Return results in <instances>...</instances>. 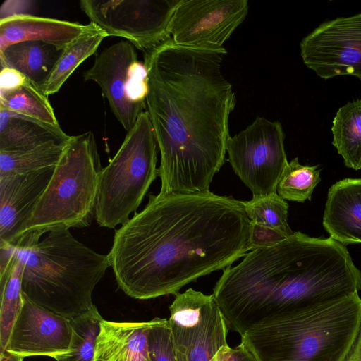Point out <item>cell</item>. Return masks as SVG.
I'll list each match as a JSON object with an SVG mask.
<instances>
[{
	"label": "cell",
	"mask_w": 361,
	"mask_h": 361,
	"mask_svg": "<svg viewBox=\"0 0 361 361\" xmlns=\"http://www.w3.org/2000/svg\"><path fill=\"white\" fill-rule=\"evenodd\" d=\"M0 353L7 345L13 324L23 305V263L15 249L1 250Z\"/></svg>",
	"instance_id": "44dd1931"
},
{
	"label": "cell",
	"mask_w": 361,
	"mask_h": 361,
	"mask_svg": "<svg viewBox=\"0 0 361 361\" xmlns=\"http://www.w3.org/2000/svg\"><path fill=\"white\" fill-rule=\"evenodd\" d=\"M65 147L50 145L28 151L0 152V176L55 166Z\"/></svg>",
	"instance_id": "484cf974"
},
{
	"label": "cell",
	"mask_w": 361,
	"mask_h": 361,
	"mask_svg": "<svg viewBox=\"0 0 361 361\" xmlns=\"http://www.w3.org/2000/svg\"><path fill=\"white\" fill-rule=\"evenodd\" d=\"M360 290L361 271L345 245L293 232L224 269L213 295L231 329L242 336L272 318Z\"/></svg>",
	"instance_id": "3957f363"
},
{
	"label": "cell",
	"mask_w": 361,
	"mask_h": 361,
	"mask_svg": "<svg viewBox=\"0 0 361 361\" xmlns=\"http://www.w3.org/2000/svg\"><path fill=\"white\" fill-rule=\"evenodd\" d=\"M224 54L180 47L172 38L145 52L147 111L161 153L159 193L209 191L224 164L236 104L221 71Z\"/></svg>",
	"instance_id": "7a4b0ae2"
},
{
	"label": "cell",
	"mask_w": 361,
	"mask_h": 361,
	"mask_svg": "<svg viewBox=\"0 0 361 361\" xmlns=\"http://www.w3.org/2000/svg\"><path fill=\"white\" fill-rule=\"evenodd\" d=\"M13 248L23 263L22 290L30 300L69 319L98 312L92 295L111 267L109 254L94 251L69 229L51 231L32 246Z\"/></svg>",
	"instance_id": "277c9868"
},
{
	"label": "cell",
	"mask_w": 361,
	"mask_h": 361,
	"mask_svg": "<svg viewBox=\"0 0 361 361\" xmlns=\"http://www.w3.org/2000/svg\"><path fill=\"white\" fill-rule=\"evenodd\" d=\"M342 361H361V324L349 351Z\"/></svg>",
	"instance_id": "e575fe53"
},
{
	"label": "cell",
	"mask_w": 361,
	"mask_h": 361,
	"mask_svg": "<svg viewBox=\"0 0 361 361\" xmlns=\"http://www.w3.org/2000/svg\"><path fill=\"white\" fill-rule=\"evenodd\" d=\"M128 78L126 88L128 99L133 103L146 104L149 84L148 72L144 63L133 62L128 69Z\"/></svg>",
	"instance_id": "f546056e"
},
{
	"label": "cell",
	"mask_w": 361,
	"mask_h": 361,
	"mask_svg": "<svg viewBox=\"0 0 361 361\" xmlns=\"http://www.w3.org/2000/svg\"><path fill=\"white\" fill-rule=\"evenodd\" d=\"M288 237V235L281 231L251 222L249 250L251 251L269 247Z\"/></svg>",
	"instance_id": "4dcf8cb0"
},
{
	"label": "cell",
	"mask_w": 361,
	"mask_h": 361,
	"mask_svg": "<svg viewBox=\"0 0 361 361\" xmlns=\"http://www.w3.org/2000/svg\"><path fill=\"white\" fill-rule=\"evenodd\" d=\"M250 222L271 227L290 236L293 233L288 224V204L277 193L244 201Z\"/></svg>",
	"instance_id": "83f0119b"
},
{
	"label": "cell",
	"mask_w": 361,
	"mask_h": 361,
	"mask_svg": "<svg viewBox=\"0 0 361 361\" xmlns=\"http://www.w3.org/2000/svg\"><path fill=\"white\" fill-rule=\"evenodd\" d=\"M248 8L247 0H181L168 31L178 46L226 54L223 44Z\"/></svg>",
	"instance_id": "8fae6325"
},
{
	"label": "cell",
	"mask_w": 361,
	"mask_h": 361,
	"mask_svg": "<svg viewBox=\"0 0 361 361\" xmlns=\"http://www.w3.org/2000/svg\"><path fill=\"white\" fill-rule=\"evenodd\" d=\"M157 148L146 110L102 170L95 208V219L100 226L114 228L126 223L130 214L136 212L158 176Z\"/></svg>",
	"instance_id": "52a82bcc"
},
{
	"label": "cell",
	"mask_w": 361,
	"mask_h": 361,
	"mask_svg": "<svg viewBox=\"0 0 361 361\" xmlns=\"http://www.w3.org/2000/svg\"><path fill=\"white\" fill-rule=\"evenodd\" d=\"M63 51L42 41L20 42L0 51L1 66L17 70L42 90Z\"/></svg>",
	"instance_id": "ffe728a7"
},
{
	"label": "cell",
	"mask_w": 361,
	"mask_h": 361,
	"mask_svg": "<svg viewBox=\"0 0 361 361\" xmlns=\"http://www.w3.org/2000/svg\"><path fill=\"white\" fill-rule=\"evenodd\" d=\"M30 1H6L1 8V19L9 17L27 14L26 11L30 8Z\"/></svg>",
	"instance_id": "836d02e7"
},
{
	"label": "cell",
	"mask_w": 361,
	"mask_h": 361,
	"mask_svg": "<svg viewBox=\"0 0 361 361\" xmlns=\"http://www.w3.org/2000/svg\"><path fill=\"white\" fill-rule=\"evenodd\" d=\"M71 138L59 126L0 107V152L65 146Z\"/></svg>",
	"instance_id": "d6986e66"
},
{
	"label": "cell",
	"mask_w": 361,
	"mask_h": 361,
	"mask_svg": "<svg viewBox=\"0 0 361 361\" xmlns=\"http://www.w3.org/2000/svg\"><path fill=\"white\" fill-rule=\"evenodd\" d=\"M107 35L96 25L67 47L42 88L46 96L59 91L70 75L86 59L94 54Z\"/></svg>",
	"instance_id": "603a6c76"
},
{
	"label": "cell",
	"mask_w": 361,
	"mask_h": 361,
	"mask_svg": "<svg viewBox=\"0 0 361 361\" xmlns=\"http://www.w3.org/2000/svg\"><path fill=\"white\" fill-rule=\"evenodd\" d=\"M136 61L135 47L128 41H121L97 54L93 66L83 74L85 80L98 84L111 111L128 132L147 108L146 104L130 102L126 93L128 69Z\"/></svg>",
	"instance_id": "5bb4252c"
},
{
	"label": "cell",
	"mask_w": 361,
	"mask_h": 361,
	"mask_svg": "<svg viewBox=\"0 0 361 361\" xmlns=\"http://www.w3.org/2000/svg\"><path fill=\"white\" fill-rule=\"evenodd\" d=\"M333 145L348 168L361 169V99L341 107L332 121Z\"/></svg>",
	"instance_id": "7402d4cb"
},
{
	"label": "cell",
	"mask_w": 361,
	"mask_h": 361,
	"mask_svg": "<svg viewBox=\"0 0 361 361\" xmlns=\"http://www.w3.org/2000/svg\"><path fill=\"white\" fill-rule=\"evenodd\" d=\"M284 139L280 122L264 117H257L245 129L228 139V161L251 190L252 197L276 193L278 183L288 164Z\"/></svg>",
	"instance_id": "ba28073f"
},
{
	"label": "cell",
	"mask_w": 361,
	"mask_h": 361,
	"mask_svg": "<svg viewBox=\"0 0 361 361\" xmlns=\"http://www.w3.org/2000/svg\"><path fill=\"white\" fill-rule=\"evenodd\" d=\"M318 166L302 165L296 157L286 166L276 187V193L283 200L305 202L321 181Z\"/></svg>",
	"instance_id": "d4e9b609"
},
{
	"label": "cell",
	"mask_w": 361,
	"mask_h": 361,
	"mask_svg": "<svg viewBox=\"0 0 361 361\" xmlns=\"http://www.w3.org/2000/svg\"><path fill=\"white\" fill-rule=\"evenodd\" d=\"M55 166L0 176V248L15 247Z\"/></svg>",
	"instance_id": "9a60e30c"
},
{
	"label": "cell",
	"mask_w": 361,
	"mask_h": 361,
	"mask_svg": "<svg viewBox=\"0 0 361 361\" xmlns=\"http://www.w3.org/2000/svg\"><path fill=\"white\" fill-rule=\"evenodd\" d=\"M153 320L148 322H100L94 361H153L148 335Z\"/></svg>",
	"instance_id": "ac0fdd59"
},
{
	"label": "cell",
	"mask_w": 361,
	"mask_h": 361,
	"mask_svg": "<svg viewBox=\"0 0 361 361\" xmlns=\"http://www.w3.org/2000/svg\"><path fill=\"white\" fill-rule=\"evenodd\" d=\"M71 320L44 308L23 295V305L4 351L21 356L56 359L71 351Z\"/></svg>",
	"instance_id": "4fadbf2b"
},
{
	"label": "cell",
	"mask_w": 361,
	"mask_h": 361,
	"mask_svg": "<svg viewBox=\"0 0 361 361\" xmlns=\"http://www.w3.org/2000/svg\"><path fill=\"white\" fill-rule=\"evenodd\" d=\"M23 358L21 356L6 351L0 353V361H23Z\"/></svg>",
	"instance_id": "d590c367"
},
{
	"label": "cell",
	"mask_w": 361,
	"mask_h": 361,
	"mask_svg": "<svg viewBox=\"0 0 361 361\" xmlns=\"http://www.w3.org/2000/svg\"><path fill=\"white\" fill-rule=\"evenodd\" d=\"M181 0H82V11L107 36L146 52L171 38L168 27Z\"/></svg>",
	"instance_id": "9c48e42d"
},
{
	"label": "cell",
	"mask_w": 361,
	"mask_h": 361,
	"mask_svg": "<svg viewBox=\"0 0 361 361\" xmlns=\"http://www.w3.org/2000/svg\"><path fill=\"white\" fill-rule=\"evenodd\" d=\"M211 361H216L215 357H214Z\"/></svg>",
	"instance_id": "8d00e7d4"
},
{
	"label": "cell",
	"mask_w": 361,
	"mask_h": 361,
	"mask_svg": "<svg viewBox=\"0 0 361 361\" xmlns=\"http://www.w3.org/2000/svg\"><path fill=\"white\" fill-rule=\"evenodd\" d=\"M102 169L92 132L71 136L15 247L32 246L54 230L89 226Z\"/></svg>",
	"instance_id": "8992f818"
},
{
	"label": "cell",
	"mask_w": 361,
	"mask_h": 361,
	"mask_svg": "<svg viewBox=\"0 0 361 361\" xmlns=\"http://www.w3.org/2000/svg\"><path fill=\"white\" fill-rule=\"evenodd\" d=\"M0 107L59 126L47 96L27 78L15 89L0 90Z\"/></svg>",
	"instance_id": "cb8c5ba5"
},
{
	"label": "cell",
	"mask_w": 361,
	"mask_h": 361,
	"mask_svg": "<svg viewBox=\"0 0 361 361\" xmlns=\"http://www.w3.org/2000/svg\"><path fill=\"white\" fill-rule=\"evenodd\" d=\"M148 335V345L153 361H178L168 319L156 317Z\"/></svg>",
	"instance_id": "f1b7e54d"
},
{
	"label": "cell",
	"mask_w": 361,
	"mask_h": 361,
	"mask_svg": "<svg viewBox=\"0 0 361 361\" xmlns=\"http://www.w3.org/2000/svg\"><path fill=\"white\" fill-rule=\"evenodd\" d=\"M115 231L109 253L118 286L140 300L176 295L249 250L244 201L212 192L149 194Z\"/></svg>",
	"instance_id": "6da1fadb"
},
{
	"label": "cell",
	"mask_w": 361,
	"mask_h": 361,
	"mask_svg": "<svg viewBox=\"0 0 361 361\" xmlns=\"http://www.w3.org/2000/svg\"><path fill=\"white\" fill-rule=\"evenodd\" d=\"M300 53L324 79L349 75L361 80V13L322 23L302 39Z\"/></svg>",
	"instance_id": "7c38bea8"
},
{
	"label": "cell",
	"mask_w": 361,
	"mask_h": 361,
	"mask_svg": "<svg viewBox=\"0 0 361 361\" xmlns=\"http://www.w3.org/2000/svg\"><path fill=\"white\" fill-rule=\"evenodd\" d=\"M26 77L16 69L1 68L0 72V90L15 89L24 83Z\"/></svg>",
	"instance_id": "d6a6232c"
},
{
	"label": "cell",
	"mask_w": 361,
	"mask_h": 361,
	"mask_svg": "<svg viewBox=\"0 0 361 361\" xmlns=\"http://www.w3.org/2000/svg\"><path fill=\"white\" fill-rule=\"evenodd\" d=\"M95 26L30 14L0 20V51L24 41L39 40L64 50Z\"/></svg>",
	"instance_id": "2e32d148"
},
{
	"label": "cell",
	"mask_w": 361,
	"mask_h": 361,
	"mask_svg": "<svg viewBox=\"0 0 361 361\" xmlns=\"http://www.w3.org/2000/svg\"><path fill=\"white\" fill-rule=\"evenodd\" d=\"M102 319L99 312L70 319L73 328L71 351L56 360L94 361L96 341Z\"/></svg>",
	"instance_id": "4316f807"
},
{
	"label": "cell",
	"mask_w": 361,
	"mask_h": 361,
	"mask_svg": "<svg viewBox=\"0 0 361 361\" xmlns=\"http://www.w3.org/2000/svg\"><path fill=\"white\" fill-rule=\"evenodd\" d=\"M360 324L356 293L253 326L241 341L258 361H342Z\"/></svg>",
	"instance_id": "5b68a950"
},
{
	"label": "cell",
	"mask_w": 361,
	"mask_h": 361,
	"mask_svg": "<svg viewBox=\"0 0 361 361\" xmlns=\"http://www.w3.org/2000/svg\"><path fill=\"white\" fill-rule=\"evenodd\" d=\"M323 226L330 238L345 245L361 243V178L342 179L330 187Z\"/></svg>",
	"instance_id": "e0dca14e"
},
{
	"label": "cell",
	"mask_w": 361,
	"mask_h": 361,
	"mask_svg": "<svg viewBox=\"0 0 361 361\" xmlns=\"http://www.w3.org/2000/svg\"><path fill=\"white\" fill-rule=\"evenodd\" d=\"M214 357L216 361H258L243 341L235 348L228 345L222 347Z\"/></svg>",
	"instance_id": "1f68e13d"
},
{
	"label": "cell",
	"mask_w": 361,
	"mask_h": 361,
	"mask_svg": "<svg viewBox=\"0 0 361 361\" xmlns=\"http://www.w3.org/2000/svg\"><path fill=\"white\" fill-rule=\"evenodd\" d=\"M168 319L178 361H211L226 341V322L213 294L175 295Z\"/></svg>",
	"instance_id": "30bf717a"
}]
</instances>
